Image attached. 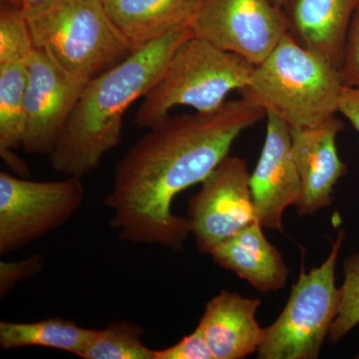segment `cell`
Wrapping results in <instances>:
<instances>
[{
    "label": "cell",
    "mask_w": 359,
    "mask_h": 359,
    "mask_svg": "<svg viewBox=\"0 0 359 359\" xmlns=\"http://www.w3.org/2000/svg\"><path fill=\"white\" fill-rule=\"evenodd\" d=\"M266 115L242 97L214 112L169 115L149 128L116 165L112 190L104 200L113 212L111 228L126 242L183 249L190 226L174 214L175 198L202 184L238 136Z\"/></svg>",
    "instance_id": "6da1fadb"
},
{
    "label": "cell",
    "mask_w": 359,
    "mask_h": 359,
    "mask_svg": "<svg viewBox=\"0 0 359 359\" xmlns=\"http://www.w3.org/2000/svg\"><path fill=\"white\" fill-rule=\"evenodd\" d=\"M192 36L191 28L171 33L92 78L48 156L52 169L82 178L99 168L121 141L127 109L159 81L179 45Z\"/></svg>",
    "instance_id": "7a4b0ae2"
},
{
    "label": "cell",
    "mask_w": 359,
    "mask_h": 359,
    "mask_svg": "<svg viewBox=\"0 0 359 359\" xmlns=\"http://www.w3.org/2000/svg\"><path fill=\"white\" fill-rule=\"evenodd\" d=\"M339 68L287 33L255 65L241 96L283 120L290 129L309 128L339 113Z\"/></svg>",
    "instance_id": "3957f363"
},
{
    "label": "cell",
    "mask_w": 359,
    "mask_h": 359,
    "mask_svg": "<svg viewBox=\"0 0 359 359\" xmlns=\"http://www.w3.org/2000/svg\"><path fill=\"white\" fill-rule=\"evenodd\" d=\"M23 13L35 48L78 80L88 82L133 53L102 0H47Z\"/></svg>",
    "instance_id": "277c9868"
},
{
    "label": "cell",
    "mask_w": 359,
    "mask_h": 359,
    "mask_svg": "<svg viewBox=\"0 0 359 359\" xmlns=\"http://www.w3.org/2000/svg\"><path fill=\"white\" fill-rule=\"evenodd\" d=\"M254 68L242 56L193 35L179 45L159 81L143 97L135 125L151 128L178 106L214 112L231 92L247 86Z\"/></svg>",
    "instance_id": "5b68a950"
},
{
    "label": "cell",
    "mask_w": 359,
    "mask_h": 359,
    "mask_svg": "<svg viewBox=\"0 0 359 359\" xmlns=\"http://www.w3.org/2000/svg\"><path fill=\"white\" fill-rule=\"evenodd\" d=\"M344 240L340 231L327 259L309 273L302 269L285 309L264 328L259 359H316L339 311L335 268Z\"/></svg>",
    "instance_id": "8992f818"
},
{
    "label": "cell",
    "mask_w": 359,
    "mask_h": 359,
    "mask_svg": "<svg viewBox=\"0 0 359 359\" xmlns=\"http://www.w3.org/2000/svg\"><path fill=\"white\" fill-rule=\"evenodd\" d=\"M84 199L79 177L35 182L0 172V254L22 249L60 228Z\"/></svg>",
    "instance_id": "52a82bcc"
},
{
    "label": "cell",
    "mask_w": 359,
    "mask_h": 359,
    "mask_svg": "<svg viewBox=\"0 0 359 359\" xmlns=\"http://www.w3.org/2000/svg\"><path fill=\"white\" fill-rule=\"evenodd\" d=\"M191 30L257 65L290 33V20L271 0H202Z\"/></svg>",
    "instance_id": "ba28073f"
},
{
    "label": "cell",
    "mask_w": 359,
    "mask_h": 359,
    "mask_svg": "<svg viewBox=\"0 0 359 359\" xmlns=\"http://www.w3.org/2000/svg\"><path fill=\"white\" fill-rule=\"evenodd\" d=\"M245 160L226 156L188 201L187 219L201 252L257 222Z\"/></svg>",
    "instance_id": "9c48e42d"
},
{
    "label": "cell",
    "mask_w": 359,
    "mask_h": 359,
    "mask_svg": "<svg viewBox=\"0 0 359 359\" xmlns=\"http://www.w3.org/2000/svg\"><path fill=\"white\" fill-rule=\"evenodd\" d=\"M27 68L22 148L30 155L49 156L88 82L70 76L36 48L28 59Z\"/></svg>",
    "instance_id": "30bf717a"
},
{
    "label": "cell",
    "mask_w": 359,
    "mask_h": 359,
    "mask_svg": "<svg viewBox=\"0 0 359 359\" xmlns=\"http://www.w3.org/2000/svg\"><path fill=\"white\" fill-rule=\"evenodd\" d=\"M263 150L250 176L257 222L264 229L283 231L285 210L301 196V180L292 152L290 128L278 116L266 113Z\"/></svg>",
    "instance_id": "8fae6325"
},
{
    "label": "cell",
    "mask_w": 359,
    "mask_h": 359,
    "mask_svg": "<svg viewBox=\"0 0 359 359\" xmlns=\"http://www.w3.org/2000/svg\"><path fill=\"white\" fill-rule=\"evenodd\" d=\"M342 130L344 123L337 116L318 126L290 129L292 156L301 180V196L295 205L299 216L332 205L334 187L347 173L337 147Z\"/></svg>",
    "instance_id": "7c38bea8"
},
{
    "label": "cell",
    "mask_w": 359,
    "mask_h": 359,
    "mask_svg": "<svg viewBox=\"0 0 359 359\" xmlns=\"http://www.w3.org/2000/svg\"><path fill=\"white\" fill-rule=\"evenodd\" d=\"M262 301L222 290L205 306L199 325L214 359H243L259 351L264 328L257 321Z\"/></svg>",
    "instance_id": "4fadbf2b"
},
{
    "label": "cell",
    "mask_w": 359,
    "mask_h": 359,
    "mask_svg": "<svg viewBox=\"0 0 359 359\" xmlns=\"http://www.w3.org/2000/svg\"><path fill=\"white\" fill-rule=\"evenodd\" d=\"M263 229L255 222L217 245L210 255L222 268L269 294L285 287L290 271L283 255L266 240Z\"/></svg>",
    "instance_id": "5bb4252c"
},
{
    "label": "cell",
    "mask_w": 359,
    "mask_h": 359,
    "mask_svg": "<svg viewBox=\"0 0 359 359\" xmlns=\"http://www.w3.org/2000/svg\"><path fill=\"white\" fill-rule=\"evenodd\" d=\"M106 11L138 50L171 33L191 28L202 0H102Z\"/></svg>",
    "instance_id": "9a60e30c"
},
{
    "label": "cell",
    "mask_w": 359,
    "mask_h": 359,
    "mask_svg": "<svg viewBox=\"0 0 359 359\" xmlns=\"http://www.w3.org/2000/svg\"><path fill=\"white\" fill-rule=\"evenodd\" d=\"M358 7L359 0H292L285 11L290 33L339 68L347 30Z\"/></svg>",
    "instance_id": "2e32d148"
},
{
    "label": "cell",
    "mask_w": 359,
    "mask_h": 359,
    "mask_svg": "<svg viewBox=\"0 0 359 359\" xmlns=\"http://www.w3.org/2000/svg\"><path fill=\"white\" fill-rule=\"evenodd\" d=\"M96 330L80 327L63 318H48L34 323H0V346L4 351L22 347H47L75 354L82 353Z\"/></svg>",
    "instance_id": "e0dca14e"
},
{
    "label": "cell",
    "mask_w": 359,
    "mask_h": 359,
    "mask_svg": "<svg viewBox=\"0 0 359 359\" xmlns=\"http://www.w3.org/2000/svg\"><path fill=\"white\" fill-rule=\"evenodd\" d=\"M28 61V60H27ZM27 61L0 63V154L22 148L26 118Z\"/></svg>",
    "instance_id": "ac0fdd59"
},
{
    "label": "cell",
    "mask_w": 359,
    "mask_h": 359,
    "mask_svg": "<svg viewBox=\"0 0 359 359\" xmlns=\"http://www.w3.org/2000/svg\"><path fill=\"white\" fill-rule=\"evenodd\" d=\"M144 330L131 321H116L97 330L82 353L84 359H156L144 344Z\"/></svg>",
    "instance_id": "d6986e66"
},
{
    "label": "cell",
    "mask_w": 359,
    "mask_h": 359,
    "mask_svg": "<svg viewBox=\"0 0 359 359\" xmlns=\"http://www.w3.org/2000/svg\"><path fill=\"white\" fill-rule=\"evenodd\" d=\"M35 47L25 13L2 4L0 9V63L27 61Z\"/></svg>",
    "instance_id": "ffe728a7"
},
{
    "label": "cell",
    "mask_w": 359,
    "mask_h": 359,
    "mask_svg": "<svg viewBox=\"0 0 359 359\" xmlns=\"http://www.w3.org/2000/svg\"><path fill=\"white\" fill-rule=\"evenodd\" d=\"M344 269L339 311L328 335L332 342L339 341L359 325V252L347 257Z\"/></svg>",
    "instance_id": "44dd1931"
},
{
    "label": "cell",
    "mask_w": 359,
    "mask_h": 359,
    "mask_svg": "<svg viewBox=\"0 0 359 359\" xmlns=\"http://www.w3.org/2000/svg\"><path fill=\"white\" fill-rule=\"evenodd\" d=\"M339 72L344 86L359 88V7L347 30Z\"/></svg>",
    "instance_id": "7402d4cb"
},
{
    "label": "cell",
    "mask_w": 359,
    "mask_h": 359,
    "mask_svg": "<svg viewBox=\"0 0 359 359\" xmlns=\"http://www.w3.org/2000/svg\"><path fill=\"white\" fill-rule=\"evenodd\" d=\"M45 259L40 254H33L20 262L0 263V297L4 299L21 280L36 276L44 268Z\"/></svg>",
    "instance_id": "603a6c76"
},
{
    "label": "cell",
    "mask_w": 359,
    "mask_h": 359,
    "mask_svg": "<svg viewBox=\"0 0 359 359\" xmlns=\"http://www.w3.org/2000/svg\"><path fill=\"white\" fill-rule=\"evenodd\" d=\"M156 359H214L204 334L199 327L183 337L178 344L162 351H156Z\"/></svg>",
    "instance_id": "cb8c5ba5"
},
{
    "label": "cell",
    "mask_w": 359,
    "mask_h": 359,
    "mask_svg": "<svg viewBox=\"0 0 359 359\" xmlns=\"http://www.w3.org/2000/svg\"><path fill=\"white\" fill-rule=\"evenodd\" d=\"M339 113L351 123L359 134V88L346 86L342 88Z\"/></svg>",
    "instance_id": "d4e9b609"
},
{
    "label": "cell",
    "mask_w": 359,
    "mask_h": 359,
    "mask_svg": "<svg viewBox=\"0 0 359 359\" xmlns=\"http://www.w3.org/2000/svg\"><path fill=\"white\" fill-rule=\"evenodd\" d=\"M46 1L47 0H1L2 4L18 7L22 11H29Z\"/></svg>",
    "instance_id": "484cf974"
},
{
    "label": "cell",
    "mask_w": 359,
    "mask_h": 359,
    "mask_svg": "<svg viewBox=\"0 0 359 359\" xmlns=\"http://www.w3.org/2000/svg\"><path fill=\"white\" fill-rule=\"evenodd\" d=\"M275 6L280 7V8L287 11V7L292 4V0H271Z\"/></svg>",
    "instance_id": "4316f807"
},
{
    "label": "cell",
    "mask_w": 359,
    "mask_h": 359,
    "mask_svg": "<svg viewBox=\"0 0 359 359\" xmlns=\"http://www.w3.org/2000/svg\"><path fill=\"white\" fill-rule=\"evenodd\" d=\"M355 358L359 359V353L358 354V355L355 356Z\"/></svg>",
    "instance_id": "83f0119b"
}]
</instances>
